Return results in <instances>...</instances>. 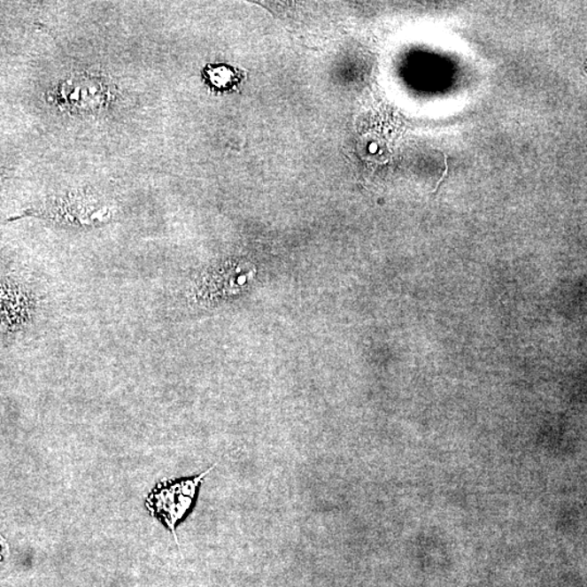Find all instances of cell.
Returning a JSON list of instances; mask_svg holds the SVG:
<instances>
[{
	"label": "cell",
	"instance_id": "1",
	"mask_svg": "<svg viewBox=\"0 0 587 587\" xmlns=\"http://www.w3.org/2000/svg\"><path fill=\"white\" fill-rule=\"evenodd\" d=\"M213 467L214 466L209 467L207 471L193 476L192 479L162 482L148 496L146 500L148 510L168 527L176 542H178L175 533L176 524L193 507L200 483Z\"/></svg>",
	"mask_w": 587,
	"mask_h": 587
},
{
	"label": "cell",
	"instance_id": "3",
	"mask_svg": "<svg viewBox=\"0 0 587 587\" xmlns=\"http://www.w3.org/2000/svg\"><path fill=\"white\" fill-rule=\"evenodd\" d=\"M81 226L107 223L112 220L113 212L109 204L92 197H66L56 200L47 206V217Z\"/></svg>",
	"mask_w": 587,
	"mask_h": 587
},
{
	"label": "cell",
	"instance_id": "4",
	"mask_svg": "<svg viewBox=\"0 0 587 587\" xmlns=\"http://www.w3.org/2000/svg\"><path fill=\"white\" fill-rule=\"evenodd\" d=\"M444 159H445V160H444V161H445V170H444L443 174L441 176V179H440V181H438V182L436 184V189L433 190L434 195L437 194L438 189H440L441 184L444 182V180H445L446 175L448 174V162H447V155L446 154H444Z\"/></svg>",
	"mask_w": 587,
	"mask_h": 587
},
{
	"label": "cell",
	"instance_id": "2",
	"mask_svg": "<svg viewBox=\"0 0 587 587\" xmlns=\"http://www.w3.org/2000/svg\"><path fill=\"white\" fill-rule=\"evenodd\" d=\"M109 98L111 88L106 81L92 74L69 76L58 89L59 104L75 112H99L107 106Z\"/></svg>",
	"mask_w": 587,
	"mask_h": 587
}]
</instances>
